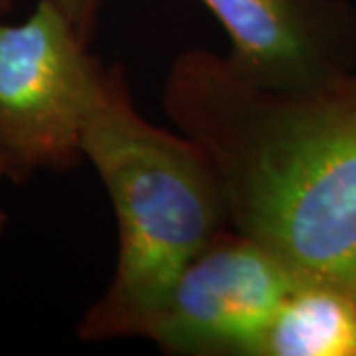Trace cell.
<instances>
[{"label":"cell","instance_id":"obj_1","mask_svg":"<svg viewBox=\"0 0 356 356\" xmlns=\"http://www.w3.org/2000/svg\"><path fill=\"white\" fill-rule=\"evenodd\" d=\"M163 107L216 168L229 228L295 283L356 299V74L271 88L192 48L170 65Z\"/></svg>","mask_w":356,"mask_h":356},{"label":"cell","instance_id":"obj_2","mask_svg":"<svg viewBox=\"0 0 356 356\" xmlns=\"http://www.w3.org/2000/svg\"><path fill=\"white\" fill-rule=\"evenodd\" d=\"M81 151L113 202L119 252L113 280L77 325V337L129 339L180 267L229 228L228 206L202 149L135 109L123 65L107 67Z\"/></svg>","mask_w":356,"mask_h":356},{"label":"cell","instance_id":"obj_3","mask_svg":"<svg viewBox=\"0 0 356 356\" xmlns=\"http://www.w3.org/2000/svg\"><path fill=\"white\" fill-rule=\"evenodd\" d=\"M107 76L72 22L48 0L20 24L0 20V166L24 182L83 161L81 139Z\"/></svg>","mask_w":356,"mask_h":356},{"label":"cell","instance_id":"obj_4","mask_svg":"<svg viewBox=\"0 0 356 356\" xmlns=\"http://www.w3.org/2000/svg\"><path fill=\"white\" fill-rule=\"evenodd\" d=\"M293 285L273 255L226 228L180 267L135 337L175 356H255Z\"/></svg>","mask_w":356,"mask_h":356},{"label":"cell","instance_id":"obj_5","mask_svg":"<svg viewBox=\"0 0 356 356\" xmlns=\"http://www.w3.org/2000/svg\"><path fill=\"white\" fill-rule=\"evenodd\" d=\"M224 26L232 65L271 88L353 72L356 14L343 0H200Z\"/></svg>","mask_w":356,"mask_h":356},{"label":"cell","instance_id":"obj_6","mask_svg":"<svg viewBox=\"0 0 356 356\" xmlns=\"http://www.w3.org/2000/svg\"><path fill=\"white\" fill-rule=\"evenodd\" d=\"M255 356H356V299L327 285L295 283Z\"/></svg>","mask_w":356,"mask_h":356},{"label":"cell","instance_id":"obj_7","mask_svg":"<svg viewBox=\"0 0 356 356\" xmlns=\"http://www.w3.org/2000/svg\"><path fill=\"white\" fill-rule=\"evenodd\" d=\"M72 22L79 38L91 46L103 0H48Z\"/></svg>","mask_w":356,"mask_h":356},{"label":"cell","instance_id":"obj_8","mask_svg":"<svg viewBox=\"0 0 356 356\" xmlns=\"http://www.w3.org/2000/svg\"><path fill=\"white\" fill-rule=\"evenodd\" d=\"M0 178H4V170H2V166H0ZM6 224H8V216L0 210V238H2V234H4V229H6Z\"/></svg>","mask_w":356,"mask_h":356},{"label":"cell","instance_id":"obj_9","mask_svg":"<svg viewBox=\"0 0 356 356\" xmlns=\"http://www.w3.org/2000/svg\"><path fill=\"white\" fill-rule=\"evenodd\" d=\"M13 10V0H0V20Z\"/></svg>","mask_w":356,"mask_h":356}]
</instances>
